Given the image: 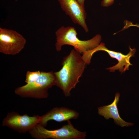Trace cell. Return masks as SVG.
<instances>
[{
  "label": "cell",
  "instance_id": "1",
  "mask_svg": "<svg viewBox=\"0 0 139 139\" xmlns=\"http://www.w3.org/2000/svg\"><path fill=\"white\" fill-rule=\"evenodd\" d=\"M81 54L75 49L72 50L68 55L64 58L61 69L54 72L56 86L62 90L66 97L70 96V91L79 82V79L87 65Z\"/></svg>",
  "mask_w": 139,
  "mask_h": 139
},
{
  "label": "cell",
  "instance_id": "2",
  "mask_svg": "<svg viewBox=\"0 0 139 139\" xmlns=\"http://www.w3.org/2000/svg\"><path fill=\"white\" fill-rule=\"evenodd\" d=\"M56 50L59 52L62 46L65 45L73 46L75 50L81 54H83L97 47L100 44L101 37L97 34L92 38L87 40H81L77 37V33L75 28L62 26L55 32Z\"/></svg>",
  "mask_w": 139,
  "mask_h": 139
},
{
  "label": "cell",
  "instance_id": "3",
  "mask_svg": "<svg viewBox=\"0 0 139 139\" xmlns=\"http://www.w3.org/2000/svg\"><path fill=\"white\" fill-rule=\"evenodd\" d=\"M55 82L53 72L42 71L35 81L16 88L14 92L16 94L22 97L46 98L48 96V89L56 85Z\"/></svg>",
  "mask_w": 139,
  "mask_h": 139
},
{
  "label": "cell",
  "instance_id": "4",
  "mask_svg": "<svg viewBox=\"0 0 139 139\" xmlns=\"http://www.w3.org/2000/svg\"><path fill=\"white\" fill-rule=\"evenodd\" d=\"M61 128L54 130L46 129L39 124L29 132L31 136L36 139H85V132L79 131L73 126L70 121Z\"/></svg>",
  "mask_w": 139,
  "mask_h": 139
},
{
  "label": "cell",
  "instance_id": "5",
  "mask_svg": "<svg viewBox=\"0 0 139 139\" xmlns=\"http://www.w3.org/2000/svg\"><path fill=\"white\" fill-rule=\"evenodd\" d=\"M25 39L16 31L0 28V52L5 55H15L24 48Z\"/></svg>",
  "mask_w": 139,
  "mask_h": 139
},
{
  "label": "cell",
  "instance_id": "6",
  "mask_svg": "<svg viewBox=\"0 0 139 139\" xmlns=\"http://www.w3.org/2000/svg\"><path fill=\"white\" fill-rule=\"evenodd\" d=\"M129 49V52L126 55H124L121 53L108 49L105 46L104 43L101 42L97 47L84 53L83 56L86 60L90 61L95 53L99 51H105L111 58L116 59L118 61V63L115 65L106 69L109 70L110 72H114L116 70H118L122 73L126 70H128L129 66L132 65L130 62V58L134 56L136 51V49L132 48L130 46Z\"/></svg>",
  "mask_w": 139,
  "mask_h": 139
},
{
  "label": "cell",
  "instance_id": "7",
  "mask_svg": "<svg viewBox=\"0 0 139 139\" xmlns=\"http://www.w3.org/2000/svg\"><path fill=\"white\" fill-rule=\"evenodd\" d=\"M41 116H30L27 114L21 115L12 112L8 114L3 120L2 125L20 133L29 132L36 125L39 124Z\"/></svg>",
  "mask_w": 139,
  "mask_h": 139
},
{
  "label": "cell",
  "instance_id": "8",
  "mask_svg": "<svg viewBox=\"0 0 139 139\" xmlns=\"http://www.w3.org/2000/svg\"><path fill=\"white\" fill-rule=\"evenodd\" d=\"M61 8L75 24L81 26L86 32L89 29L86 23V14L85 8L77 0H58Z\"/></svg>",
  "mask_w": 139,
  "mask_h": 139
},
{
  "label": "cell",
  "instance_id": "9",
  "mask_svg": "<svg viewBox=\"0 0 139 139\" xmlns=\"http://www.w3.org/2000/svg\"><path fill=\"white\" fill-rule=\"evenodd\" d=\"M79 116V113L73 109L65 107H56L41 116L39 124L45 127L50 120L57 122L68 121L71 119H76Z\"/></svg>",
  "mask_w": 139,
  "mask_h": 139
},
{
  "label": "cell",
  "instance_id": "10",
  "mask_svg": "<svg viewBox=\"0 0 139 139\" xmlns=\"http://www.w3.org/2000/svg\"><path fill=\"white\" fill-rule=\"evenodd\" d=\"M120 97V94L116 93L114 100L111 104L98 108V113L100 115L103 116L106 119H113L115 124L121 127L132 126L134 123L126 122L120 117L117 107Z\"/></svg>",
  "mask_w": 139,
  "mask_h": 139
},
{
  "label": "cell",
  "instance_id": "11",
  "mask_svg": "<svg viewBox=\"0 0 139 139\" xmlns=\"http://www.w3.org/2000/svg\"><path fill=\"white\" fill-rule=\"evenodd\" d=\"M41 73L39 71L31 72L28 71L25 75V82L27 84H29L35 81L39 77Z\"/></svg>",
  "mask_w": 139,
  "mask_h": 139
},
{
  "label": "cell",
  "instance_id": "12",
  "mask_svg": "<svg viewBox=\"0 0 139 139\" xmlns=\"http://www.w3.org/2000/svg\"><path fill=\"white\" fill-rule=\"evenodd\" d=\"M115 0H102L101 3V5L103 7H108L112 5Z\"/></svg>",
  "mask_w": 139,
  "mask_h": 139
},
{
  "label": "cell",
  "instance_id": "13",
  "mask_svg": "<svg viewBox=\"0 0 139 139\" xmlns=\"http://www.w3.org/2000/svg\"><path fill=\"white\" fill-rule=\"evenodd\" d=\"M128 26L129 27H135L139 28V24H134L132 23V22H130L129 23Z\"/></svg>",
  "mask_w": 139,
  "mask_h": 139
},
{
  "label": "cell",
  "instance_id": "14",
  "mask_svg": "<svg viewBox=\"0 0 139 139\" xmlns=\"http://www.w3.org/2000/svg\"><path fill=\"white\" fill-rule=\"evenodd\" d=\"M81 5L84 7V2L85 0H77Z\"/></svg>",
  "mask_w": 139,
  "mask_h": 139
},
{
  "label": "cell",
  "instance_id": "15",
  "mask_svg": "<svg viewBox=\"0 0 139 139\" xmlns=\"http://www.w3.org/2000/svg\"><path fill=\"white\" fill-rule=\"evenodd\" d=\"M15 0V1H18V0Z\"/></svg>",
  "mask_w": 139,
  "mask_h": 139
}]
</instances>
